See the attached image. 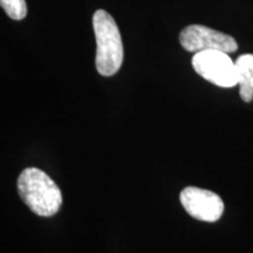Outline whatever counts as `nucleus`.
Instances as JSON below:
<instances>
[{"label":"nucleus","instance_id":"nucleus-1","mask_svg":"<svg viewBox=\"0 0 253 253\" xmlns=\"http://www.w3.org/2000/svg\"><path fill=\"white\" fill-rule=\"evenodd\" d=\"M18 192L32 212L52 217L62 205L61 190L50 177L37 168H27L18 177Z\"/></svg>","mask_w":253,"mask_h":253},{"label":"nucleus","instance_id":"nucleus-2","mask_svg":"<svg viewBox=\"0 0 253 253\" xmlns=\"http://www.w3.org/2000/svg\"><path fill=\"white\" fill-rule=\"evenodd\" d=\"M93 28L96 38L97 72L102 77H113L123 62V43L118 25L108 12L97 9L93 15Z\"/></svg>","mask_w":253,"mask_h":253},{"label":"nucleus","instance_id":"nucleus-3","mask_svg":"<svg viewBox=\"0 0 253 253\" xmlns=\"http://www.w3.org/2000/svg\"><path fill=\"white\" fill-rule=\"evenodd\" d=\"M191 63L198 75L218 87L231 88L238 84L236 63L225 52H198L192 56Z\"/></svg>","mask_w":253,"mask_h":253},{"label":"nucleus","instance_id":"nucleus-4","mask_svg":"<svg viewBox=\"0 0 253 253\" xmlns=\"http://www.w3.org/2000/svg\"><path fill=\"white\" fill-rule=\"evenodd\" d=\"M179 42L188 52L220 50L227 54L238 49V43L229 34L202 25H190L179 34Z\"/></svg>","mask_w":253,"mask_h":253},{"label":"nucleus","instance_id":"nucleus-5","mask_svg":"<svg viewBox=\"0 0 253 253\" xmlns=\"http://www.w3.org/2000/svg\"><path fill=\"white\" fill-rule=\"evenodd\" d=\"M179 199L186 212L195 219L213 223L224 212L223 199L210 190L188 186L182 190Z\"/></svg>","mask_w":253,"mask_h":253},{"label":"nucleus","instance_id":"nucleus-6","mask_svg":"<svg viewBox=\"0 0 253 253\" xmlns=\"http://www.w3.org/2000/svg\"><path fill=\"white\" fill-rule=\"evenodd\" d=\"M235 63L240 97L244 102H251L253 100V54L240 55Z\"/></svg>","mask_w":253,"mask_h":253},{"label":"nucleus","instance_id":"nucleus-7","mask_svg":"<svg viewBox=\"0 0 253 253\" xmlns=\"http://www.w3.org/2000/svg\"><path fill=\"white\" fill-rule=\"evenodd\" d=\"M0 4L11 19L23 20L26 17L27 6L25 0H0Z\"/></svg>","mask_w":253,"mask_h":253}]
</instances>
